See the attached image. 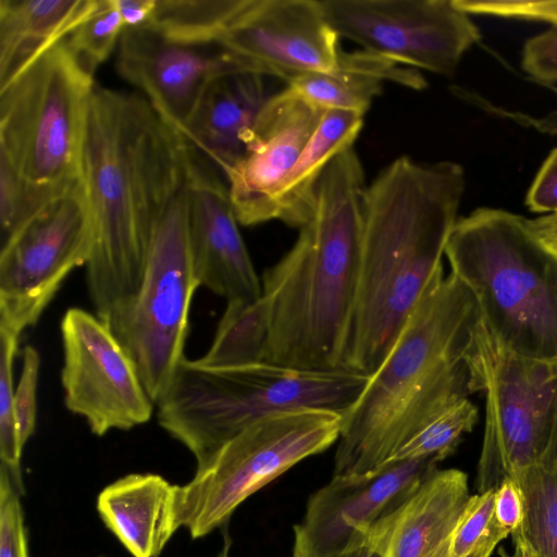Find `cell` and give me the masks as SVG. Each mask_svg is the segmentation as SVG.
Returning <instances> with one entry per match:
<instances>
[{"label": "cell", "instance_id": "obj_1", "mask_svg": "<svg viewBox=\"0 0 557 557\" xmlns=\"http://www.w3.org/2000/svg\"><path fill=\"white\" fill-rule=\"evenodd\" d=\"M188 140L144 96L95 85L81 180L92 223L88 294L106 320L137 290L154 228L187 176Z\"/></svg>", "mask_w": 557, "mask_h": 557}, {"label": "cell", "instance_id": "obj_2", "mask_svg": "<svg viewBox=\"0 0 557 557\" xmlns=\"http://www.w3.org/2000/svg\"><path fill=\"white\" fill-rule=\"evenodd\" d=\"M465 189L451 161L401 156L366 187L356 301L343 369L371 376L382 364L442 258Z\"/></svg>", "mask_w": 557, "mask_h": 557}, {"label": "cell", "instance_id": "obj_3", "mask_svg": "<svg viewBox=\"0 0 557 557\" xmlns=\"http://www.w3.org/2000/svg\"><path fill=\"white\" fill-rule=\"evenodd\" d=\"M364 174L354 147L321 175L310 221L293 247L262 274L268 324L263 363L343 370L359 281Z\"/></svg>", "mask_w": 557, "mask_h": 557}, {"label": "cell", "instance_id": "obj_4", "mask_svg": "<svg viewBox=\"0 0 557 557\" xmlns=\"http://www.w3.org/2000/svg\"><path fill=\"white\" fill-rule=\"evenodd\" d=\"M481 319L472 292L440 270L391 351L343 414L333 476L370 473L424 426L468 398L466 360Z\"/></svg>", "mask_w": 557, "mask_h": 557}, {"label": "cell", "instance_id": "obj_5", "mask_svg": "<svg viewBox=\"0 0 557 557\" xmlns=\"http://www.w3.org/2000/svg\"><path fill=\"white\" fill-rule=\"evenodd\" d=\"M482 320L511 352L557 362V251L524 216L480 208L457 220L445 247Z\"/></svg>", "mask_w": 557, "mask_h": 557}, {"label": "cell", "instance_id": "obj_6", "mask_svg": "<svg viewBox=\"0 0 557 557\" xmlns=\"http://www.w3.org/2000/svg\"><path fill=\"white\" fill-rule=\"evenodd\" d=\"M370 376L271 363L210 368L185 358L156 404L160 426L207 463L228 441L277 413L322 409L345 413Z\"/></svg>", "mask_w": 557, "mask_h": 557}, {"label": "cell", "instance_id": "obj_7", "mask_svg": "<svg viewBox=\"0 0 557 557\" xmlns=\"http://www.w3.org/2000/svg\"><path fill=\"white\" fill-rule=\"evenodd\" d=\"M95 85L63 39L0 87V158L33 188L54 197L81 178L85 108Z\"/></svg>", "mask_w": 557, "mask_h": 557}, {"label": "cell", "instance_id": "obj_8", "mask_svg": "<svg viewBox=\"0 0 557 557\" xmlns=\"http://www.w3.org/2000/svg\"><path fill=\"white\" fill-rule=\"evenodd\" d=\"M199 285L189 237L186 176L154 228L136 293L104 320L154 405L185 359L188 313Z\"/></svg>", "mask_w": 557, "mask_h": 557}, {"label": "cell", "instance_id": "obj_9", "mask_svg": "<svg viewBox=\"0 0 557 557\" xmlns=\"http://www.w3.org/2000/svg\"><path fill=\"white\" fill-rule=\"evenodd\" d=\"M343 413L305 409L263 418L177 486V519L193 539L225 525L237 507L299 461L338 441Z\"/></svg>", "mask_w": 557, "mask_h": 557}, {"label": "cell", "instance_id": "obj_10", "mask_svg": "<svg viewBox=\"0 0 557 557\" xmlns=\"http://www.w3.org/2000/svg\"><path fill=\"white\" fill-rule=\"evenodd\" d=\"M94 240L90 207L79 178L0 247V332L18 337L35 325L65 277L87 264Z\"/></svg>", "mask_w": 557, "mask_h": 557}, {"label": "cell", "instance_id": "obj_11", "mask_svg": "<svg viewBox=\"0 0 557 557\" xmlns=\"http://www.w3.org/2000/svg\"><path fill=\"white\" fill-rule=\"evenodd\" d=\"M337 34L393 62L453 76L481 39L454 0H320Z\"/></svg>", "mask_w": 557, "mask_h": 557}, {"label": "cell", "instance_id": "obj_12", "mask_svg": "<svg viewBox=\"0 0 557 557\" xmlns=\"http://www.w3.org/2000/svg\"><path fill=\"white\" fill-rule=\"evenodd\" d=\"M65 407L87 422L91 433L131 430L148 422L154 403L137 369L97 314L70 308L61 321Z\"/></svg>", "mask_w": 557, "mask_h": 557}, {"label": "cell", "instance_id": "obj_13", "mask_svg": "<svg viewBox=\"0 0 557 557\" xmlns=\"http://www.w3.org/2000/svg\"><path fill=\"white\" fill-rule=\"evenodd\" d=\"M438 462L420 457L387 462L363 475L333 476L309 497L294 527L293 557H330L366 545Z\"/></svg>", "mask_w": 557, "mask_h": 557}, {"label": "cell", "instance_id": "obj_14", "mask_svg": "<svg viewBox=\"0 0 557 557\" xmlns=\"http://www.w3.org/2000/svg\"><path fill=\"white\" fill-rule=\"evenodd\" d=\"M320 0H248L216 40L249 70L289 83L331 71L341 52Z\"/></svg>", "mask_w": 557, "mask_h": 557}, {"label": "cell", "instance_id": "obj_15", "mask_svg": "<svg viewBox=\"0 0 557 557\" xmlns=\"http://www.w3.org/2000/svg\"><path fill=\"white\" fill-rule=\"evenodd\" d=\"M116 69L178 131L213 79L231 72L251 71L216 44L172 41L147 25L124 28Z\"/></svg>", "mask_w": 557, "mask_h": 557}, {"label": "cell", "instance_id": "obj_16", "mask_svg": "<svg viewBox=\"0 0 557 557\" xmlns=\"http://www.w3.org/2000/svg\"><path fill=\"white\" fill-rule=\"evenodd\" d=\"M323 112L287 87L265 102L243 158L224 173L239 224L252 226L276 220V191Z\"/></svg>", "mask_w": 557, "mask_h": 557}, {"label": "cell", "instance_id": "obj_17", "mask_svg": "<svg viewBox=\"0 0 557 557\" xmlns=\"http://www.w3.org/2000/svg\"><path fill=\"white\" fill-rule=\"evenodd\" d=\"M188 141L189 237L200 285L227 301H255L262 294L239 233L227 185L216 166Z\"/></svg>", "mask_w": 557, "mask_h": 557}, {"label": "cell", "instance_id": "obj_18", "mask_svg": "<svg viewBox=\"0 0 557 557\" xmlns=\"http://www.w3.org/2000/svg\"><path fill=\"white\" fill-rule=\"evenodd\" d=\"M470 497L467 473L436 469L367 544L383 557H449Z\"/></svg>", "mask_w": 557, "mask_h": 557}, {"label": "cell", "instance_id": "obj_19", "mask_svg": "<svg viewBox=\"0 0 557 557\" xmlns=\"http://www.w3.org/2000/svg\"><path fill=\"white\" fill-rule=\"evenodd\" d=\"M267 78L253 71L216 77L180 131L223 174L243 158L257 117L273 95Z\"/></svg>", "mask_w": 557, "mask_h": 557}, {"label": "cell", "instance_id": "obj_20", "mask_svg": "<svg viewBox=\"0 0 557 557\" xmlns=\"http://www.w3.org/2000/svg\"><path fill=\"white\" fill-rule=\"evenodd\" d=\"M177 486L154 473L128 474L100 492L97 510L133 557H159L181 528Z\"/></svg>", "mask_w": 557, "mask_h": 557}, {"label": "cell", "instance_id": "obj_21", "mask_svg": "<svg viewBox=\"0 0 557 557\" xmlns=\"http://www.w3.org/2000/svg\"><path fill=\"white\" fill-rule=\"evenodd\" d=\"M99 0H0V87L65 39Z\"/></svg>", "mask_w": 557, "mask_h": 557}, {"label": "cell", "instance_id": "obj_22", "mask_svg": "<svg viewBox=\"0 0 557 557\" xmlns=\"http://www.w3.org/2000/svg\"><path fill=\"white\" fill-rule=\"evenodd\" d=\"M385 82L418 90L426 86L417 70L361 49L355 52L341 50L331 71L301 75L286 87L322 110H345L364 115Z\"/></svg>", "mask_w": 557, "mask_h": 557}, {"label": "cell", "instance_id": "obj_23", "mask_svg": "<svg viewBox=\"0 0 557 557\" xmlns=\"http://www.w3.org/2000/svg\"><path fill=\"white\" fill-rule=\"evenodd\" d=\"M362 125L361 114L324 110L318 127L276 191V220L298 228L310 221L321 175L336 156L354 146Z\"/></svg>", "mask_w": 557, "mask_h": 557}, {"label": "cell", "instance_id": "obj_24", "mask_svg": "<svg viewBox=\"0 0 557 557\" xmlns=\"http://www.w3.org/2000/svg\"><path fill=\"white\" fill-rule=\"evenodd\" d=\"M248 0H157L147 26L183 44H215Z\"/></svg>", "mask_w": 557, "mask_h": 557}, {"label": "cell", "instance_id": "obj_25", "mask_svg": "<svg viewBox=\"0 0 557 557\" xmlns=\"http://www.w3.org/2000/svg\"><path fill=\"white\" fill-rule=\"evenodd\" d=\"M476 421L478 408L465 398L424 426L387 462L430 456L442 461L455 451L463 434L471 432Z\"/></svg>", "mask_w": 557, "mask_h": 557}, {"label": "cell", "instance_id": "obj_26", "mask_svg": "<svg viewBox=\"0 0 557 557\" xmlns=\"http://www.w3.org/2000/svg\"><path fill=\"white\" fill-rule=\"evenodd\" d=\"M18 337L0 332V460L21 495L24 485L21 474V445L15 420L13 363Z\"/></svg>", "mask_w": 557, "mask_h": 557}, {"label": "cell", "instance_id": "obj_27", "mask_svg": "<svg viewBox=\"0 0 557 557\" xmlns=\"http://www.w3.org/2000/svg\"><path fill=\"white\" fill-rule=\"evenodd\" d=\"M124 28L114 0H99L97 9L65 38V42L94 74L119 45Z\"/></svg>", "mask_w": 557, "mask_h": 557}, {"label": "cell", "instance_id": "obj_28", "mask_svg": "<svg viewBox=\"0 0 557 557\" xmlns=\"http://www.w3.org/2000/svg\"><path fill=\"white\" fill-rule=\"evenodd\" d=\"M54 197L29 186L0 158V247Z\"/></svg>", "mask_w": 557, "mask_h": 557}, {"label": "cell", "instance_id": "obj_29", "mask_svg": "<svg viewBox=\"0 0 557 557\" xmlns=\"http://www.w3.org/2000/svg\"><path fill=\"white\" fill-rule=\"evenodd\" d=\"M495 490L471 495L455 531L449 557H466L491 539L504 540L509 534L494 521Z\"/></svg>", "mask_w": 557, "mask_h": 557}, {"label": "cell", "instance_id": "obj_30", "mask_svg": "<svg viewBox=\"0 0 557 557\" xmlns=\"http://www.w3.org/2000/svg\"><path fill=\"white\" fill-rule=\"evenodd\" d=\"M21 496L0 465V557H29Z\"/></svg>", "mask_w": 557, "mask_h": 557}, {"label": "cell", "instance_id": "obj_31", "mask_svg": "<svg viewBox=\"0 0 557 557\" xmlns=\"http://www.w3.org/2000/svg\"><path fill=\"white\" fill-rule=\"evenodd\" d=\"M40 356L30 345L23 349V366L14 391L15 420L21 445L25 446L34 434L37 417V384Z\"/></svg>", "mask_w": 557, "mask_h": 557}, {"label": "cell", "instance_id": "obj_32", "mask_svg": "<svg viewBox=\"0 0 557 557\" xmlns=\"http://www.w3.org/2000/svg\"><path fill=\"white\" fill-rule=\"evenodd\" d=\"M467 14L535 20L557 26V0H454Z\"/></svg>", "mask_w": 557, "mask_h": 557}, {"label": "cell", "instance_id": "obj_33", "mask_svg": "<svg viewBox=\"0 0 557 557\" xmlns=\"http://www.w3.org/2000/svg\"><path fill=\"white\" fill-rule=\"evenodd\" d=\"M522 67L541 83L557 82V26L527 41L522 51Z\"/></svg>", "mask_w": 557, "mask_h": 557}, {"label": "cell", "instance_id": "obj_34", "mask_svg": "<svg viewBox=\"0 0 557 557\" xmlns=\"http://www.w3.org/2000/svg\"><path fill=\"white\" fill-rule=\"evenodd\" d=\"M524 518V503L519 485L512 478L504 479L495 490L494 521L508 534L518 530Z\"/></svg>", "mask_w": 557, "mask_h": 557}, {"label": "cell", "instance_id": "obj_35", "mask_svg": "<svg viewBox=\"0 0 557 557\" xmlns=\"http://www.w3.org/2000/svg\"><path fill=\"white\" fill-rule=\"evenodd\" d=\"M533 212H557V148L550 152L527 196Z\"/></svg>", "mask_w": 557, "mask_h": 557}, {"label": "cell", "instance_id": "obj_36", "mask_svg": "<svg viewBox=\"0 0 557 557\" xmlns=\"http://www.w3.org/2000/svg\"><path fill=\"white\" fill-rule=\"evenodd\" d=\"M157 0H114L125 28L145 26L151 18Z\"/></svg>", "mask_w": 557, "mask_h": 557}, {"label": "cell", "instance_id": "obj_37", "mask_svg": "<svg viewBox=\"0 0 557 557\" xmlns=\"http://www.w3.org/2000/svg\"><path fill=\"white\" fill-rule=\"evenodd\" d=\"M553 90L557 98V88L554 87ZM522 122L528 123L542 133L557 136V106L554 110L540 119L524 116Z\"/></svg>", "mask_w": 557, "mask_h": 557}, {"label": "cell", "instance_id": "obj_38", "mask_svg": "<svg viewBox=\"0 0 557 557\" xmlns=\"http://www.w3.org/2000/svg\"><path fill=\"white\" fill-rule=\"evenodd\" d=\"M330 557H383L375 548L371 545L366 544L360 547L346 550Z\"/></svg>", "mask_w": 557, "mask_h": 557}, {"label": "cell", "instance_id": "obj_39", "mask_svg": "<svg viewBox=\"0 0 557 557\" xmlns=\"http://www.w3.org/2000/svg\"><path fill=\"white\" fill-rule=\"evenodd\" d=\"M500 542L498 539H491L476 546L466 557H490L495 546Z\"/></svg>", "mask_w": 557, "mask_h": 557}, {"label": "cell", "instance_id": "obj_40", "mask_svg": "<svg viewBox=\"0 0 557 557\" xmlns=\"http://www.w3.org/2000/svg\"><path fill=\"white\" fill-rule=\"evenodd\" d=\"M513 543H515V552L512 555L507 554L504 550H499L502 557H532V552L525 545L521 537L512 534Z\"/></svg>", "mask_w": 557, "mask_h": 557}, {"label": "cell", "instance_id": "obj_41", "mask_svg": "<svg viewBox=\"0 0 557 557\" xmlns=\"http://www.w3.org/2000/svg\"><path fill=\"white\" fill-rule=\"evenodd\" d=\"M231 540L227 535L224 536V544L216 557H230Z\"/></svg>", "mask_w": 557, "mask_h": 557}, {"label": "cell", "instance_id": "obj_42", "mask_svg": "<svg viewBox=\"0 0 557 557\" xmlns=\"http://www.w3.org/2000/svg\"><path fill=\"white\" fill-rule=\"evenodd\" d=\"M532 557H536V556L532 553Z\"/></svg>", "mask_w": 557, "mask_h": 557}]
</instances>
